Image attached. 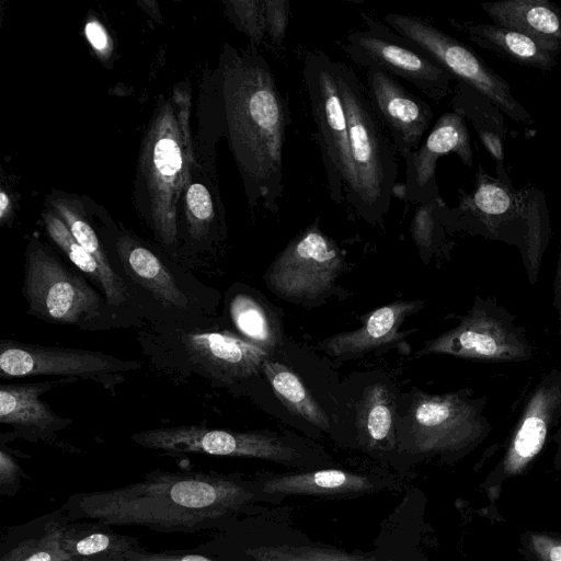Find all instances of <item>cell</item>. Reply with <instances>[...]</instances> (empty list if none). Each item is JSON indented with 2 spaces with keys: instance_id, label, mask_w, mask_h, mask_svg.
<instances>
[{
  "instance_id": "17",
  "label": "cell",
  "mask_w": 561,
  "mask_h": 561,
  "mask_svg": "<svg viewBox=\"0 0 561 561\" xmlns=\"http://www.w3.org/2000/svg\"><path fill=\"white\" fill-rule=\"evenodd\" d=\"M456 153L463 164L473 167L470 134L465 118L457 112L438 117L420 147L405 160V182L402 196L410 204H426L442 197L436 181V164L440 157Z\"/></svg>"
},
{
  "instance_id": "36",
  "label": "cell",
  "mask_w": 561,
  "mask_h": 561,
  "mask_svg": "<svg viewBox=\"0 0 561 561\" xmlns=\"http://www.w3.org/2000/svg\"><path fill=\"white\" fill-rule=\"evenodd\" d=\"M265 36L272 45L283 43L290 14V3L287 0H262Z\"/></svg>"
},
{
  "instance_id": "24",
  "label": "cell",
  "mask_w": 561,
  "mask_h": 561,
  "mask_svg": "<svg viewBox=\"0 0 561 561\" xmlns=\"http://www.w3.org/2000/svg\"><path fill=\"white\" fill-rule=\"evenodd\" d=\"M493 24L531 36L561 53V7L549 0L483 2Z\"/></svg>"
},
{
  "instance_id": "16",
  "label": "cell",
  "mask_w": 561,
  "mask_h": 561,
  "mask_svg": "<svg viewBox=\"0 0 561 561\" xmlns=\"http://www.w3.org/2000/svg\"><path fill=\"white\" fill-rule=\"evenodd\" d=\"M343 254L316 219L299 232L271 264L265 278L272 290L285 298H316L334 284Z\"/></svg>"
},
{
  "instance_id": "40",
  "label": "cell",
  "mask_w": 561,
  "mask_h": 561,
  "mask_svg": "<svg viewBox=\"0 0 561 561\" xmlns=\"http://www.w3.org/2000/svg\"><path fill=\"white\" fill-rule=\"evenodd\" d=\"M552 306L558 314V333L559 339L561 340V242L557 261L556 276L553 282Z\"/></svg>"
},
{
  "instance_id": "4",
  "label": "cell",
  "mask_w": 561,
  "mask_h": 561,
  "mask_svg": "<svg viewBox=\"0 0 561 561\" xmlns=\"http://www.w3.org/2000/svg\"><path fill=\"white\" fill-rule=\"evenodd\" d=\"M191 96L176 88L156 108L139 157L141 208L156 240L171 259L180 241L178 204L191 183L194 149L190 127Z\"/></svg>"
},
{
  "instance_id": "21",
  "label": "cell",
  "mask_w": 561,
  "mask_h": 561,
  "mask_svg": "<svg viewBox=\"0 0 561 561\" xmlns=\"http://www.w3.org/2000/svg\"><path fill=\"white\" fill-rule=\"evenodd\" d=\"M424 302L398 300L385 305L368 314L358 329L325 339L320 348L336 357L350 358L379 348L400 339V328L410 314L417 312Z\"/></svg>"
},
{
  "instance_id": "34",
  "label": "cell",
  "mask_w": 561,
  "mask_h": 561,
  "mask_svg": "<svg viewBox=\"0 0 561 561\" xmlns=\"http://www.w3.org/2000/svg\"><path fill=\"white\" fill-rule=\"evenodd\" d=\"M184 202L191 240L196 242L207 240L216 219L210 191L203 183H190L185 188Z\"/></svg>"
},
{
  "instance_id": "2",
  "label": "cell",
  "mask_w": 561,
  "mask_h": 561,
  "mask_svg": "<svg viewBox=\"0 0 561 561\" xmlns=\"http://www.w3.org/2000/svg\"><path fill=\"white\" fill-rule=\"evenodd\" d=\"M255 496L254 486L236 474L156 469L125 486L72 494L60 508L70 520L197 534L221 529Z\"/></svg>"
},
{
  "instance_id": "3",
  "label": "cell",
  "mask_w": 561,
  "mask_h": 561,
  "mask_svg": "<svg viewBox=\"0 0 561 561\" xmlns=\"http://www.w3.org/2000/svg\"><path fill=\"white\" fill-rule=\"evenodd\" d=\"M497 176L481 165L471 192L458 190V205L440 209L449 233L466 232L517 248L531 286L538 276L552 237L543 191L533 184L515 188L504 164H496Z\"/></svg>"
},
{
  "instance_id": "27",
  "label": "cell",
  "mask_w": 561,
  "mask_h": 561,
  "mask_svg": "<svg viewBox=\"0 0 561 561\" xmlns=\"http://www.w3.org/2000/svg\"><path fill=\"white\" fill-rule=\"evenodd\" d=\"M396 403L390 389L383 383L368 386L357 404V430L369 449H390L397 440Z\"/></svg>"
},
{
  "instance_id": "1",
  "label": "cell",
  "mask_w": 561,
  "mask_h": 561,
  "mask_svg": "<svg viewBox=\"0 0 561 561\" xmlns=\"http://www.w3.org/2000/svg\"><path fill=\"white\" fill-rule=\"evenodd\" d=\"M210 92L215 135L228 141L249 206L277 213L291 119L270 64L252 44L245 49L226 45Z\"/></svg>"
},
{
  "instance_id": "44",
  "label": "cell",
  "mask_w": 561,
  "mask_h": 561,
  "mask_svg": "<svg viewBox=\"0 0 561 561\" xmlns=\"http://www.w3.org/2000/svg\"><path fill=\"white\" fill-rule=\"evenodd\" d=\"M554 440L558 443L559 445V453L561 455V426L559 427V430L556 432L554 434Z\"/></svg>"
},
{
  "instance_id": "38",
  "label": "cell",
  "mask_w": 561,
  "mask_h": 561,
  "mask_svg": "<svg viewBox=\"0 0 561 561\" xmlns=\"http://www.w3.org/2000/svg\"><path fill=\"white\" fill-rule=\"evenodd\" d=\"M117 561H219V559L194 550L148 551L145 548L131 551Z\"/></svg>"
},
{
  "instance_id": "33",
  "label": "cell",
  "mask_w": 561,
  "mask_h": 561,
  "mask_svg": "<svg viewBox=\"0 0 561 561\" xmlns=\"http://www.w3.org/2000/svg\"><path fill=\"white\" fill-rule=\"evenodd\" d=\"M253 561H365L346 553L309 546H253L243 549Z\"/></svg>"
},
{
  "instance_id": "5",
  "label": "cell",
  "mask_w": 561,
  "mask_h": 561,
  "mask_svg": "<svg viewBox=\"0 0 561 561\" xmlns=\"http://www.w3.org/2000/svg\"><path fill=\"white\" fill-rule=\"evenodd\" d=\"M333 68L346 113L352 159L345 202L363 220L381 222L394 196L400 156L355 70L336 59Z\"/></svg>"
},
{
  "instance_id": "43",
  "label": "cell",
  "mask_w": 561,
  "mask_h": 561,
  "mask_svg": "<svg viewBox=\"0 0 561 561\" xmlns=\"http://www.w3.org/2000/svg\"><path fill=\"white\" fill-rule=\"evenodd\" d=\"M66 561H110L108 559L106 558H79V557H75V558H70Z\"/></svg>"
},
{
  "instance_id": "28",
  "label": "cell",
  "mask_w": 561,
  "mask_h": 561,
  "mask_svg": "<svg viewBox=\"0 0 561 561\" xmlns=\"http://www.w3.org/2000/svg\"><path fill=\"white\" fill-rule=\"evenodd\" d=\"M262 370L278 400L293 415L304 419L323 431L329 430L328 415L295 371L270 358L263 363Z\"/></svg>"
},
{
  "instance_id": "23",
  "label": "cell",
  "mask_w": 561,
  "mask_h": 561,
  "mask_svg": "<svg viewBox=\"0 0 561 561\" xmlns=\"http://www.w3.org/2000/svg\"><path fill=\"white\" fill-rule=\"evenodd\" d=\"M454 24L479 47L520 66L551 71L560 55L547 44L510 27L489 23Z\"/></svg>"
},
{
  "instance_id": "7",
  "label": "cell",
  "mask_w": 561,
  "mask_h": 561,
  "mask_svg": "<svg viewBox=\"0 0 561 561\" xmlns=\"http://www.w3.org/2000/svg\"><path fill=\"white\" fill-rule=\"evenodd\" d=\"M141 353L161 370L196 376L214 388H232L263 371L268 352L219 325L138 329Z\"/></svg>"
},
{
  "instance_id": "12",
  "label": "cell",
  "mask_w": 561,
  "mask_h": 561,
  "mask_svg": "<svg viewBox=\"0 0 561 561\" xmlns=\"http://www.w3.org/2000/svg\"><path fill=\"white\" fill-rule=\"evenodd\" d=\"M382 21L425 50L455 81H460L482 94L513 121L533 124L529 113L514 98L508 82L470 47L417 15L391 12L385 14Z\"/></svg>"
},
{
  "instance_id": "9",
  "label": "cell",
  "mask_w": 561,
  "mask_h": 561,
  "mask_svg": "<svg viewBox=\"0 0 561 561\" xmlns=\"http://www.w3.org/2000/svg\"><path fill=\"white\" fill-rule=\"evenodd\" d=\"M488 399L469 388L443 394L416 391L402 420V436L414 453L458 451L481 442L491 431Z\"/></svg>"
},
{
  "instance_id": "19",
  "label": "cell",
  "mask_w": 561,
  "mask_h": 561,
  "mask_svg": "<svg viewBox=\"0 0 561 561\" xmlns=\"http://www.w3.org/2000/svg\"><path fill=\"white\" fill-rule=\"evenodd\" d=\"M78 381L72 378L35 382H2L0 386V423L11 426L8 440L23 438L64 447L57 433L71 426L72 420L57 414L41 396L53 388Z\"/></svg>"
},
{
  "instance_id": "35",
  "label": "cell",
  "mask_w": 561,
  "mask_h": 561,
  "mask_svg": "<svg viewBox=\"0 0 561 561\" xmlns=\"http://www.w3.org/2000/svg\"><path fill=\"white\" fill-rule=\"evenodd\" d=\"M230 16L254 46L266 38L262 0H243L227 2Z\"/></svg>"
},
{
  "instance_id": "6",
  "label": "cell",
  "mask_w": 561,
  "mask_h": 561,
  "mask_svg": "<svg viewBox=\"0 0 561 561\" xmlns=\"http://www.w3.org/2000/svg\"><path fill=\"white\" fill-rule=\"evenodd\" d=\"M107 249L115 271L140 299L148 325L182 329L217 327L216 291L134 236L119 233Z\"/></svg>"
},
{
  "instance_id": "26",
  "label": "cell",
  "mask_w": 561,
  "mask_h": 561,
  "mask_svg": "<svg viewBox=\"0 0 561 561\" xmlns=\"http://www.w3.org/2000/svg\"><path fill=\"white\" fill-rule=\"evenodd\" d=\"M62 548L71 558H106L117 561L126 553L144 547L138 539L117 534L106 524L69 519L62 535Z\"/></svg>"
},
{
  "instance_id": "31",
  "label": "cell",
  "mask_w": 561,
  "mask_h": 561,
  "mask_svg": "<svg viewBox=\"0 0 561 561\" xmlns=\"http://www.w3.org/2000/svg\"><path fill=\"white\" fill-rule=\"evenodd\" d=\"M445 201L439 197L431 203L416 205L414 210L410 231L424 259L438 252L447 254L450 250L451 243L447 240L449 232L440 216Z\"/></svg>"
},
{
  "instance_id": "20",
  "label": "cell",
  "mask_w": 561,
  "mask_h": 561,
  "mask_svg": "<svg viewBox=\"0 0 561 561\" xmlns=\"http://www.w3.org/2000/svg\"><path fill=\"white\" fill-rule=\"evenodd\" d=\"M561 422V367L546 373L525 401L510 438L504 460L507 470H517L534 459Z\"/></svg>"
},
{
  "instance_id": "10",
  "label": "cell",
  "mask_w": 561,
  "mask_h": 561,
  "mask_svg": "<svg viewBox=\"0 0 561 561\" xmlns=\"http://www.w3.org/2000/svg\"><path fill=\"white\" fill-rule=\"evenodd\" d=\"M360 19L365 27L347 33L341 44L354 64L403 79L435 102L453 93L454 77L425 50L366 12Z\"/></svg>"
},
{
  "instance_id": "29",
  "label": "cell",
  "mask_w": 561,
  "mask_h": 561,
  "mask_svg": "<svg viewBox=\"0 0 561 561\" xmlns=\"http://www.w3.org/2000/svg\"><path fill=\"white\" fill-rule=\"evenodd\" d=\"M226 313L238 336L264 348L278 342V332L266 307L247 291L229 294Z\"/></svg>"
},
{
  "instance_id": "41",
  "label": "cell",
  "mask_w": 561,
  "mask_h": 561,
  "mask_svg": "<svg viewBox=\"0 0 561 561\" xmlns=\"http://www.w3.org/2000/svg\"><path fill=\"white\" fill-rule=\"evenodd\" d=\"M10 197L5 194V192H0V220L4 221L10 213Z\"/></svg>"
},
{
  "instance_id": "39",
  "label": "cell",
  "mask_w": 561,
  "mask_h": 561,
  "mask_svg": "<svg viewBox=\"0 0 561 561\" xmlns=\"http://www.w3.org/2000/svg\"><path fill=\"white\" fill-rule=\"evenodd\" d=\"M87 38L99 53L106 51L108 37L103 26L98 21H90L85 26Z\"/></svg>"
},
{
  "instance_id": "30",
  "label": "cell",
  "mask_w": 561,
  "mask_h": 561,
  "mask_svg": "<svg viewBox=\"0 0 561 561\" xmlns=\"http://www.w3.org/2000/svg\"><path fill=\"white\" fill-rule=\"evenodd\" d=\"M450 101L453 111L468 118L474 126L478 136L494 133L504 138L507 128L501 110L482 94L460 81H455Z\"/></svg>"
},
{
  "instance_id": "32",
  "label": "cell",
  "mask_w": 561,
  "mask_h": 561,
  "mask_svg": "<svg viewBox=\"0 0 561 561\" xmlns=\"http://www.w3.org/2000/svg\"><path fill=\"white\" fill-rule=\"evenodd\" d=\"M54 211L66 224L76 241L82 245L108 273L119 275L111 261L105 244L83 215L80 206L68 198L57 197L50 202Z\"/></svg>"
},
{
  "instance_id": "14",
  "label": "cell",
  "mask_w": 561,
  "mask_h": 561,
  "mask_svg": "<svg viewBox=\"0 0 561 561\" xmlns=\"http://www.w3.org/2000/svg\"><path fill=\"white\" fill-rule=\"evenodd\" d=\"M142 367L140 360L122 359L100 351L0 340V379L59 376L102 386L111 394L125 375Z\"/></svg>"
},
{
  "instance_id": "18",
  "label": "cell",
  "mask_w": 561,
  "mask_h": 561,
  "mask_svg": "<svg viewBox=\"0 0 561 561\" xmlns=\"http://www.w3.org/2000/svg\"><path fill=\"white\" fill-rule=\"evenodd\" d=\"M365 85L399 156L405 159L423 141L434 118L432 107L399 79L378 68L365 70Z\"/></svg>"
},
{
  "instance_id": "11",
  "label": "cell",
  "mask_w": 561,
  "mask_h": 561,
  "mask_svg": "<svg viewBox=\"0 0 561 561\" xmlns=\"http://www.w3.org/2000/svg\"><path fill=\"white\" fill-rule=\"evenodd\" d=\"M419 355H449L495 363H520L534 356L524 327L494 296L476 295L453 329L425 343Z\"/></svg>"
},
{
  "instance_id": "37",
  "label": "cell",
  "mask_w": 561,
  "mask_h": 561,
  "mask_svg": "<svg viewBox=\"0 0 561 561\" xmlns=\"http://www.w3.org/2000/svg\"><path fill=\"white\" fill-rule=\"evenodd\" d=\"M25 473L12 451L1 442L0 446V494L15 495L22 485Z\"/></svg>"
},
{
  "instance_id": "8",
  "label": "cell",
  "mask_w": 561,
  "mask_h": 561,
  "mask_svg": "<svg viewBox=\"0 0 561 561\" xmlns=\"http://www.w3.org/2000/svg\"><path fill=\"white\" fill-rule=\"evenodd\" d=\"M22 295L27 314L84 331L134 328L75 266L31 240L25 250Z\"/></svg>"
},
{
  "instance_id": "42",
  "label": "cell",
  "mask_w": 561,
  "mask_h": 561,
  "mask_svg": "<svg viewBox=\"0 0 561 561\" xmlns=\"http://www.w3.org/2000/svg\"><path fill=\"white\" fill-rule=\"evenodd\" d=\"M551 561H561V546H556L550 551Z\"/></svg>"
},
{
  "instance_id": "15",
  "label": "cell",
  "mask_w": 561,
  "mask_h": 561,
  "mask_svg": "<svg viewBox=\"0 0 561 561\" xmlns=\"http://www.w3.org/2000/svg\"><path fill=\"white\" fill-rule=\"evenodd\" d=\"M140 447L167 455L199 454L290 462L296 449L276 436L263 432H236L199 424L145 430L131 435Z\"/></svg>"
},
{
  "instance_id": "25",
  "label": "cell",
  "mask_w": 561,
  "mask_h": 561,
  "mask_svg": "<svg viewBox=\"0 0 561 561\" xmlns=\"http://www.w3.org/2000/svg\"><path fill=\"white\" fill-rule=\"evenodd\" d=\"M262 493L273 494H340L357 493L371 489L366 476L340 469H323L264 478L255 483Z\"/></svg>"
},
{
  "instance_id": "22",
  "label": "cell",
  "mask_w": 561,
  "mask_h": 561,
  "mask_svg": "<svg viewBox=\"0 0 561 561\" xmlns=\"http://www.w3.org/2000/svg\"><path fill=\"white\" fill-rule=\"evenodd\" d=\"M69 518L58 510L8 527L1 536L0 561H66L62 535Z\"/></svg>"
},
{
  "instance_id": "13",
  "label": "cell",
  "mask_w": 561,
  "mask_h": 561,
  "mask_svg": "<svg viewBox=\"0 0 561 561\" xmlns=\"http://www.w3.org/2000/svg\"><path fill=\"white\" fill-rule=\"evenodd\" d=\"M302 77L317 129L329 196L342 204L352 181V159L345 108L337 89L333 58L324 51L306 55Z\"/></svg>"
}]
</instances>
